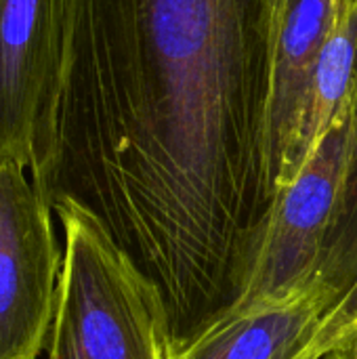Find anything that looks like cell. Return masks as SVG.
Returning a JSON list of instances; mask_svg holds the SVG:
<instances>
[{"label":"cell","mask_w":357,"mask_h":359,"mask_svg":"<svg viewBox=\"0 0 357 359\" xmlns=\"http://www.w3.org/2000/svg\"><path fill=\"white\" fill-rule=\"evenodd\" d=\"M288 0H72L55 135L29 177L90 215L162 305L166 355L242 297L278 198L267 154Z\"/></svg>","instance_id":"obj_1"},{"label":"cell","mask_w":357,"mask_h":359,"mask_svg":"<svg viewBox=\"0 0 357 359\" xmlns=\"http://www.w3.org/2000/svg\"><path fill=\"white\" fill-rule=\"evenodd\" d=\"M46 359H166L162 305L99 223L72 204Z\"/></svg>","instance_id":"obj_2"},{"label":"cell","mask_w":357,"mask_h":359,"mask_svg":"<svg viewBox=\"0 0 357 359\" xmlns=\"http://www.w3.org/2000/svg\"><path fill=\"white\" fill-rule=\"evenodd\" d=\"M349 147V101L301 172L278 194L250 280L223 318L280 305L318 282ZM221 320V322H223Z\"/></svg>","instance_id":"obj_3"},{"label":"cell","mask_w":357,"mask_h":359,"mask_svg":"<svg viewBox=\"0 0 357 359\" xmlns=\"http://www.w3.org/2000/svg\"><path fill=\"white\" fill-rule=\"evenodd\" d=\"M69 25L72 0H0V160L29 170L48 151Z\"/></svg>","instance_id":"obj_4"},{"label":"cell","mask_w":357,"mask_h":359,"mask_svg":"<svg viewBox=\"0 0 357 359\" xmlns=\"http://www.w3.org/2000/svg\"><path fill=\"white\" fill-rule=\"evenodd\" d=\"M29 170L0 160V359H38L57 307L63 252Z\"/></svg>","instance_id":"obj_5"},{"label":"cell","mask_w":357,"mask_h":359,"mask_svg":"<svg viewBox=\"0 0 357 359\" xmlns=\"http://www.w3.org/2000/svg\"><path fill=\"white\" fill-rule=\"evenodd\" d=\"M337 0H288L274 57L267 154L280 194L307 164L305 120L314 72L326 42Z\"/></svg>","instance_id":"obj_6"},{"label":"cell","mask_w":357,"mask_h":359,"mask_svg":"<svg viewBox=\"0 0 357 359\" xmlns=\"http://www.w3.org/2000/svg\"><path fill=\"white\" fill-rule=\"evenodd\" d=\"M332 307V292L318 280L280 305L219 322L183 353L166 359H299Z\"/></svg>","instance_id":"obj_7"},{"label":"cell","mask_w":357,"mask_h":359,"mask_svg":"<svg viewBox=\"0 0 357 359\" xmlns=\"http://www.w3.org/2000/svg\"><path fill=\"white\" fill-rule=\"evenodd\" d=\"M318 280L332 292L335 305L357 282V67L349 95V147L345 175Z\"/></svg>","instance_id":"obj_8"},{"label":"cell","mask_w":357,"mask_h":359,"mask_svg":"<svg viewBox=\"0 0 357 359\" xmlns=\"http://www.w3.org/2000/svg\"><path fill=\"white\" fill-rule=\"evenodd\" d=\"M353 328H357V282L353 288L328 311L309 347L299 359H324Z\"/></svg>","instance_id":"obj_9"},{"label":"cell","mask_w":357,"mask_h":359,"mask_svg":"<svg viewBox=\"0 0 357 359\" xmlns=\"http://www.w3.org/2000/svg\"><path fill=\"white\" fill-rule=\"evenodd\" d=\"M324 359H357V328H353Z\"/></svg>","instance_id":"obj_10"}]
</instances>
